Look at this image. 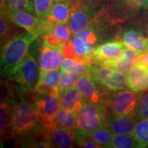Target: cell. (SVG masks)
I'll list each match as a JSON object with an SVG mask.
<instances>
[{
	"instance_id": "obj_15",
	"label": "cell",
	"mask_w": 148,
	"mask_h": 148,
	"mask_svg": "<svg viewBox=\"0 0 148 148\" xmlns=\"http://www.w3.org/2000/svg\"><path fill=\"white\" fill-rule=\"evenodd\" d=\"M64 57L62 48L50 45L42 40L38 58L39 71H49L59 69L60 68Z\"/></svg>"
},
{
	"instance_id": "obj_20",
	"label": "cell",
	"mask_w": 148,
	"mask_h": 148,
	"mask_svg": "<svg viewBox=\"0 0 148 148\" xmlns=\"http://www.w3.org/2000/svg\"><path fill=\"white\" fill-rule=\"evenodd\" d=\"M127 87L135 92L148 90V67L136 63L127 74Z\"/></svg>"
},
{
	"instance_id": "obj_37",
	"label": "cell",
	"mask_w": 148,
	"mask_h": 148,
	"mask_svg": "<svg viewBox=\"0 0 148 148\" xmlns=\"http://www.w3.org/2000/svg\"><path fill=\"white\" fill-rule=\"evenodd\" d=\"M65 1V0H55V1Z\"/></svg>"
},
{
	"instance_id": "obj_36",
	"label": "cell",
	"mask_w": 148,
	"mask_h": 148,
	"mask_svg": "<svg viewBox=\"0 0 148 148\" xmlns=\"http://www.w3.org/2000/svg\"><path fill=\"white\" fill-rule=\"evenodd\" d=\"M136 63L142 64L148 67V50L138 53Z\"/></svg>"
},
{
	"instance_id": "obj_35",
	"label": "cell",
	"mask_w": 148,
	"mask_h": 148,
	"mask_svg": "<svg viewBox=\"0 0 148 148\" xmlns=\"http://www.w3.org/2000/svg\"><path fill=\"white\" fill-rule=\"evenodd\" d=\"M76 145L77 147L84 148H101V146L91 139L89 136L86 137H77Z\"/></svg>"
},
{
	"instance_id": "obj_19",
	"label": "cell",
	"mask_w": 148,
	"mask_h": 148,
	"mask_svg": "<svg viewBox=\"0 0 148 148\" xmlns=\"http://www.w3.org/2000/svg\"><path fill=\"white\" fill-rule=\"evenodd\" d=\"M120 40L125 47L136 51L138 53L148 50V38H146L140 30L130 27L122 31Z\"/></svg>"
},
{
	"instance_id": "obj_7",
	"label": "cell",
	"mask_w": 148,
	"mask_h": 148,
	"mask_svg": "<svg viewBox=\"0 0 148 148\" xmlns=\"http://www.w3.org/2000/svg\"><path fill=\"white\" fill-rule=\"evenodd\" d=\"M142 94V92H135L130 88L110 94L106 106L109 113L135 117Z\"/></svg>"
},
{
	"instance_id": "obj_11",
	"label": "cell",
	"mask_w": 148,
	"mask_h": 148,
	"mask_svg": "<svg viewBox=\"0 0 148 148\" xmlns=\"http://www.w3.org/2000/svg\"><path fill=\"white\" fill-rule=\"evenodd\" d=\"M148 8V0H110L108 14L114 22L133 17Z\"/></svg>"
},
{
	"instance_id": "obj_6",
	"label": "cell",
	"mask_w": 148,
	"mask_h": 148,
	"mask_svg": "<svg viewBox=\"0 0 148 148\" xmlns=\"http://www.w3.org/2000/svg\"><path fill=\"white\" fill-rule=\"evenodd\" d=\"M38 66L34 56L28 52L22 62L11 73L8 78L15 85L17 94H27L34 92L38 80Z\"/></svg>"
},
{
	"instance_id": "obj_13",
	"label": "cell",
	"mask_w": 148,
	"mask_h": 148,
	"mask_svg": "<svg viewBox=\"0 0 148 148\" xmlns=\"http://www.w3.org/2000/svg\"><path fill=\"white\" fill-rule=\"evenodd\" d=\"M75 86L87 101L107 106L110 95L106 92V89L98 84L90 75H79Z\"/></svg>"
},
{
	"instance_id": "obj_29",
	"label": "cell",
	"mask_w": 148,
	"mask_h": 148,
	"mask_svg": "<svg viewBox=\"0 0 148 148\" xmlns=\"http://www.w3.org/2000/svg\"><path fill=\"white\" fill-rule=\"evenodd\" d=\"M112 148H136L138 145L131 133L115 134L112 135L110 145Z\"/></svg>"
},
{
	"instance_id": "obj_23",
	"label": "cell",
	"mask_w": 148,
	"mask_h": 148,
	"mask_svg": "<svg viewBox=\"0 0 148 148\" xmlns=\"http://www.w3.org/2000/svg\"><path fill=\"white\" fill-rule=\"evenodd\" d=\"M71 10L68 0L55 1L46 20L51 24H66L69 22Z\"/></svg>"
},
{
	"instance_id": "obj_12",
	"label": "cell",
	"mask_w": 148,
	"mask_h": 148,
	"mask_svg": "<svg viewBox=\"0 0 148 148\" xmlns=\"http://www.w3.org/2000/svg\"><path fill=\"white\" fill-rule=\"evenodd\" d=\"M34 106L40 123L52 122L61 108L60 96L53 92L43 95H34Z\"/></svg>"
},
{
	"instance_id": "obj_33",
	"label": "cell",
	"mask_w": 148,
	"mask_h": 148,
	"mask_svg": "<svg viewBox=\"0 0 148 148\" xmlns=\"http://www.w3.org/2000/svg\"><path fill=\"white\" fill-rule=\"evenodd\" d=\"M54 3L55 0H34L35 14L38 17L46 19Z\"/></svg>"
},
{
	"instance_id": "obj_14",
	"label": "cell",
	"mask_w": 148,
	"mask_h": 148,
	"mask_svg": "<svg viewBox=\"0 0 148 148\" xmlns=\"http://www.w3.org/2000/svg\"><path fill=\"white\" fill-rule=\"evenodd\" d=\"M41 124L42 134L50 140L53 147L71 148L76 145L77 136L74 131L59 126L54 121Z\"/></svg>"
},
{
	"instance_id": "obj_10",
	"label": "cell",
	"mask_w": 148,
	"mask_h": 148,
	"mask_svg": "<svg viewBox=\"0 0 148 148\" xmlns=\"http://www.w3.org/2000/svg\"><path fill=\"white\" fill-rule=\"evenodd\" d=\"M8 83L3 82V96L1 95L0 103V134L1 141L10 139L12 116L14 106L17 101L14 94L15 88L8 86Z\"/></svg>"
},
{
	"instance_id": "obj_21",
	"label": "cell",
	"mask_w": 148,
	"mask_h": 148,
	"mask_svg": "<svg viewBox=\"0 0 148 148\" xmlns=\"http://www.w3.org/2000/svg\"><path fill=\"white\" fill-rule=\"evenodd\" d=\"M82 92L76 86L68 88L60 96L61 108L72 111L77 114L86 102Z\"/></svg>"
},
{
	"instance_id": "obj_2",
	"label": "cell",
	"mask_w": 148,
	"mask_h": 148,
	"mask_svg": "<svg viewBox=\"0 0 148 148\" xmlns=\"http://www.w3.org/2000/svg\"><path fill=\"white\" fill-rule=\"evenodd\" d=\"M107 11L73 35L71 42L78 60L90 63L94 49L114 37V24L116 22L110 17Z\"/></svg>"
},
{
	"instance_id": "obj_3",
	"label": "cell",
	"mask_w": 148,
	"mask_h": 148,
	"mask_svg": "<svg viewBox=\"0 0 148 148\" xmlns=\"http://www.w3.org/2000/svg\"><path fill=\"white\" fill-rule=\"evenodd\" d=\"M36 39L28 31L20 33L1 46V75L8 78L23 60L29 47Z\"/></svg>"
},
{
	"instance_id": "obj_5",
	"label": "cell",
	"mask_w": 148,
	"mask_h": 148,
	"mask_svg": "<svg viewBox=\"0 0 148 148\" xmlns=\"http://www.w3.org/2000/svg\"><path fill=\"white\" fill-rule=\"evenodd\" d=\"M109 114L103 105L86 101L77 114V128L74 130L77 138L88 136L95 129L104 125Z\"/></svg>"
},
{
	"instance_id": "obj_26",
	"label": "cell",
	"mask_w": 148,
	"mask_h": 148,
	"mask_svg": "<svg viewBox=\"0 0 148 148\" xmlns=\"http://www.w3.org/2000/svg\"><path fill=\"white\" fill-rule=\"evenodd\" d=\"M53 121L63 128L74 131L77 128V114L60 108L56 114Z\"/></svg>"
},
{
	"instance_id": "obj_24",
	"label": "cell",
	"mask_w": 148,
	"mask_h": 148,
	"mask_svg": "<svg viewBox=\"0 0 148 148\" xmlns=\"http://www.w3.org/2000/svg\"><path fill=\"white\" fill-rule=\"evenodd\" d=\"M90 64L84 61L64 57L60 66L61 71L71 72L77 75H89Z\"/></svg>"
},
{
	"instance_id": "obj_34",
	"label": "cell",
	"mask_w": 148,
	"mask_h": 148,
	"mask_svg": "<svg viewBox=\"0 0 148 148\" xmlns=\"http://www.w3.org/2000/svg\"><path fill=\"white\" fill-rule=\"evenodd\" d=\"M135 118L138 121L148 118V92L142 94Z\"/></svg>"
},
{
	"instance_id": "obj_31",
	"label": "cell",
	"mask_w": 148,
	"mask_h": 148,
	"mask_svg": "<svg viewBox=\"0 0 148 148\" xmlns=\"http://www.w3.org/2000/svg\"><path fill=\"white\" fill-rule=\"evenodd\" d=\"M48 32L52 34L56 38L64 44L71 40V35H73L69 25L61 23L53 24Z\"/></svg>"
},
{
	"instance_id": "obj_8",
	"label": "cell",
	"mask_w": 148,
	"mask_h": 148,
	"mask_svg": "<svg viewBox=\"0 0 148 148\" xmlns=\"http://www.w3.org/2000/svg\"><path fill=\"white\" fill-rule=\"evenodd\" d=\"M0 10H2L16 26L32 33L36 38L49 32L53 25L46 19L40 18L36 15L34 16V14L25 11L11 10L3 5H1Z\"/></svg>"
},
{
	"instance_id": "obj_4",
	"label": "cell",
	"mask_w": 148,
	"mask_h": 148,
	"mask_svg": "<svg viewBox=\"0 0 148 148\" xmlns=\"http://www.w3.org/2000/svg\"><path fill=\"white\" fill-rule=\"evenodd\" d=\"M71 15L68 22L74 35L108 10L106 0H68Z\"/></svg>"
},
{
	"instance_id": "obj_17",
	"label": "cell",
	"mask_w": 148,
	"mask_h": 148,
	"mask_svg": "<svg viewBox=\"0 0 148 148\" xmlns=\"http://www.w3.org/2000/svg\"><path fill=\"white\" fill-rule=\"evenodd\" d=\"M138 53L127 47H124L121 56L115 60H108L98 64L99 66H108L121 73L127 74L136 63Z\"/></svg>"
},
{
	"instance_id": "obj_27",
	"label": "cell",
	"mask_w": 148,
	"mask_h": 148,
	"mask_svg": "<svg viewBox=\"0 0 148 148\" xmlns=\"http://www.w3.org/2000/svg\"><path fill=\"white\" fill-rule=\"evenodd\" d=\"M131 134L136 140L138 147H148V118L138 121Z\"/></svg>"
},
{
	"instance_id": "obj_1",
	"label": "cell",
	"mask_w": 148,
	"mask_h": 148,
	"mask_svg": "<svg viewBox=\"0 0 148 148\" xmlns=\"http://www.w3.org/2000/svg\"><path fill=\"white\" fill-rule=\"evenodd\" d=\"M18 97L14 106L10 129V138L16 139L22 147H37L46 138L42 124L35 111L34 101L28 100L27 94H16Z\"/></svg>"
},
{
	"instance_id": "obj_30",
	"label": "cell",
	"mask_w": 148,
	"mask_h": 148,
	"mask_svg": "<svg viewBox=\"0 0 148 148\" xmlns=\"http://www.w3.org/2000/svg\"><path fill=\"white\" fill-rule=\"evenodd\" d=\"M1 5L11 10L25 11L35 14L34 0H1Z\"/></svg>"
},
{
	"instance_id": "obj_32",
	"label": "cell",
	"mask_w": 148,
	"mask_h": 148,
	"mask_svg": "<svg viewBox=\"0 0 148 148\" xmlns=\"http://www.w3.org/2000/svg\"><path fill=\"white\" fill-rule=\"evenodd\" d=\"M61 71V70H60ZM79 75L64 71H61L60 79L59 81L58 88L60 94L68 88L75 86Z\"/></svg>"
},
{
	"instance_id": "obj_9",
	"label": "cell",
	"mask_w": 148,
	"mask_h": 148,
	"mask_svg": "<svg viewBox=\"0 0 148 148\" xmlns=\"http://www.w3.org/2000/svg\"><path fill=\"white\" fill-rule=\"evenodd\" d=\"M88 75L109 91L117 92L127 87V75L108 66L90 64Z\"/></svg>"
},
{
	"instance_id": "obj_16",
	"label": "cell",
	"mask_w": 148,
	"mask_h": 148,
	"mask_svg": "<svg viewBox=\"0 0 148 148\" xmlns=\"http://www.w3.org/2000/svg\"><path fill=\"white\" fill-rule=\"evenodd\" d=\"M125 45L119 40H108L98 45L92 51L90 62L97 64L105 61L115 60L121 56Z\"/></svg>"
},
{
	"instance_id": "obj_28",
	"label": "cell",
	"mask_w": 148,
	"mask_h": 148,
	"mask_svg": "<svg viewBox=\"0 0 148 148\" xmlns=\"http://www.w3.org/2000/svg\"><path fill=\"white\" fill-rule=\"evenodd\" d=\"M112 135L110 130L104 125L92 131L88 136L101 145V147H110Z\"/></svg>"
},
{
	"instance_id": "obj_22",
	"label": "cell",
	"mask_w": 148,
	"mask_h": 148,
	"mask_svg": "<svg viewBox=\"0 0 148 148\" xmlns=\"http://www.w3.org/2000/svg\"><path fill=\"white\" fill-rule=\"evenodd\" d=\"M138 121L135 117L109 114L105 125L112 134L131 133Z\"/></svg>"
},
{
	"instance_id": "obj_25",
	"label": "cell",
	"mask_w": 148,
	"mask_h": 148,
	"mask_svg": "<svg viewBox=\"0 0 148 148\" xmlns=\"http://www.w3.org/2000/svg\"><path fill=\"white\" fill-rule=\"evenodd\" d=\"M13 22L10 19L2 10H0V41L1 46L4 45L9 40L20 34L14 30Z\"/></svg>"
},
{
	"instance_id": "obj_18",
	"label": "cell",
	"mask_w": 148,
	"mask_h": 148,
	"mask_svg": "<svg viewBox=\"0 0 148 148\" xmlns=\"http://www.w3.org/2000/svg\"><path fill=\"white\" fill-rule=\"evenodd\" d=\"M60 75V69L39 71L38 78L34 90V95H43L51 92L53 88L58 86Z\"/></svg>"
}]
</instances>
